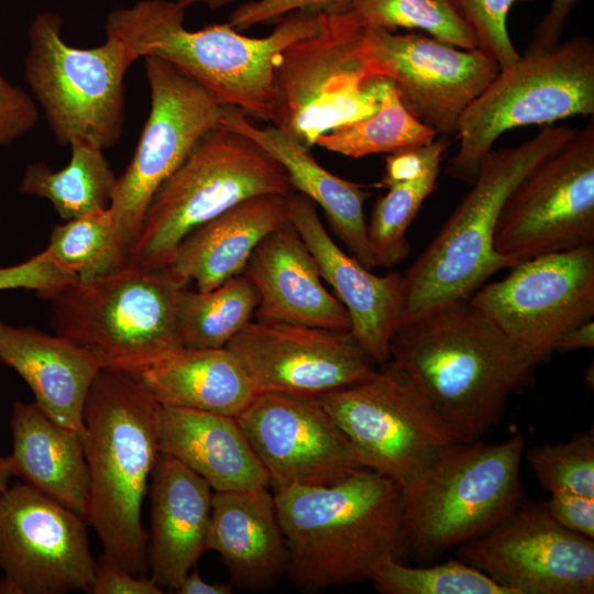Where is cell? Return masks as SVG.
I'll list each match as a JSON object with an SVG mask.
<instances>
[{"mask_svg": "<svg viewBox=\"0 0 594 594\" xmlns=\"http://www.w3.org/2000/svg\"><path fill=\"white\" fill-rule=\"evenodd\" d=\"M373 86L378 101L377 110L367 118L321 135L316 142L317 145L344 156L360 158L372 154H389L436 139V132L404 107L389 79L374 78Z\"/></svg>", "mask_w": 594, "mask_h": 594, "instance_id": "d6a6232c", "label": "cell"}, {"mask_svg": "<svg viewBox=\"0 0 594 594\" xmlns=\"http://www.w3.org/2000/svg\"><path fill=\"white\" fill-rule=\"evenodd\" d=\"M593 113V40L576 35L551 47L528 45L463 112L455 135L459 148L446 174L472 184L482 161L506 131Z\"/></svg>", "mask_w": 594, "mask_h": 594, "instance_id": "9c48e42d", "label": "cell"}, {"mask_svg": "<svg viewBox=\"0 0 594 594\" xmlns=\"http://www.w3.org/2000/svg\"><path fill=\"white\" fill-rule=\"evenodd\" d=\"M178 594H231V584L210 583L204 580L193 568L179 583L175 591Z\"/></svg>", "mask_w": 594, "mask_h": 594, "instance_id": "c3c4849f", "label": "cell"}, {"mask_svg": "<svg viewBox=\"0 0 594 594\" xmlns=\"http://www.w3.org/2000/svg\"><path fill=\"white\" fill-rule=\"evenodd\" d=\"M440 167L426 175L387 187L366 222V234L375 266L393 267L409 253L407 230L426 198L437 188Z\"/></svg>", "mask_w": 594, "mask_h": 594, "instance_id": "d590c367", "label": "cell"}, {"mask_svg": "<svg viewBox=\"0 0 594 594\" xmlns=\"http://www.w3.org/2000/svg\"><path fill=\"white\" fill-rule=\"evenodd\" d=\"M143 59L151 109L134 155L117 178L109 206L129 252L156 190L222 118V106L200 85L161 58Z\"/></svg>", "mask_w": 594, "mask_h": 594, "instance_id": "5bb4252c", "label": "cell"}, {"mask_svg": "<svg viewBox=\"0 0 594 594\" xmlns=\"http://www.w3.org/2000/svg\"><path fill=\"white\" fill-rule=\"evenodd\" d=\"M352 12L363 26L419 30L459 48H477L451 0H353Z\"/></svg>", "mask_w": 594, "mask_h": 594, "instance_id": "e575fe53", "label": "cell"}, {"mask_svg": "<svg viewBox=\"0 0 594 594\" xmlns=\"http://www.w3.org/2000/svg\"><path fill=\"white\" fill-rule=\"evenodd\" d=\"M460 561L512 594H592L593 539L559 525L543 503H521L485 534L457 549Z\"/></svg>", "mask_w": 594, "mask_h": 594, "instance_id": "ac0fdd59", "label": "cell"}, {"mask_svg": "<svg viewBox=\"0 0 594 594\" xmlns=\"http://www.w3.org/2000/svg\"><path fill=\"white\" fill-rule=\"evenodd\" d=\"M594 346V321H584L563 333L553 346L554 351H573Z\"/></svg>", "mask_w": 594, "mask_h": 594, "instance_id": "7dc6e473", "label": "cell"}, {"mask_svg": "<svg viewBox=\"0 0 594 594\" xmlns=\"http://www.w3.org/2000/svg\"><path fill=\"white\" fill-rule=\"evenodd\" d=\"M184 22L185 9L176 1L141 0L109 12L105 30L120 40L135 61L161 58L221 106L272 121L275 64L287 46L317 31L319 14L288 13L263 37L243 35L228 23L191 31Z\"/></svg>", "mask_w": 594, "mask_h": 594, "instance_id": "7a4b0ae2", "label": "cell"}, {"mask_svg": "<svg viewBox=\"0 0 594 594\" xmlns=\"http://www.w3.org/2000/svg\"><path fill=\"white\" fill-rule=\"evenodd\" d=\"M92 594H162L164 590L152 579L136 576L105 554L97 562Z\"/></svg>", "mask_w": 594, "mask_h": 594, "instance_id": "ee69618b", "label": "cell"}, {"mask_svg": "<svg viewBox=\"0 0 594 594\" xmlns=\"http://www.w3.org/2000/svg\"><path fill=\"white\" fill-rule=\"evenodd\" d=\"M37 119V107L32 98L0 74V146L24 136Z\"/></svg>", "mask_w": 594, "mask_h": 594, "instance_id": "7bdbcfd3", "label": "cell"}, {"mask_svg": "<svg viewBox=\"0 0 594 594\" xmlns=\"http://www.w3.org/2000/svg\"><path fill=\"white\" fill-rule=\"evenodd\" d=\"M162 405L238 417L258 394L226 346L183 348L136 376Z\"/></svg>", "mask_w": 594, "mask_h": 594, "instance_id": "f546056e", "label": "cell"}, {"mask_svg": "<svg viewBox=\"0 0 594 594\" xmlns=\"http://www.w3.org/2000/svg\"><path fill=\"white\" fill-rule=\"evenodd\" d=\"M462 442L503 416L509 396L540 362L464 300L400 324L389 361Z\"/></svg>", "mask_w": 594, "mask_h": 594, "instance_id": "6da1fadb", "label": "cell"}, {"mask_svg": "<svg viewBox=\"0 0 594 594\" xmlns=\"http://www.w3.org/2000/svg\"><path fill=\"white\" fill-rule=\"evenodd\" d=\"M288 220L316 260L320 275L346 309L350 332L374 362L389 361L391 341L399 327L404 277L397 272L376 275L341 250L329 235L317 206L298 191L287 196Z\"/></svg>", "mask_w": 594, "mask_h": 594, "instance_id": "44dd1931", "label": "cell"}, {"mask_svg": "<svg viewBox=\"0 0 594 594\" xmlns=\"http://www.w3.org/2000/svg\"><path fill=\"white\" fill-rule=\"evenodd\" d=\"M158 444L160 452L180 461L215 492L271 483L235 417L161 406Z\"/></svg>", "mask_w": 594, "mask_h": 594, "instance_id": "4316f807", "label": "cell"}, {"mask_svg": "<svg viewBox=\"0 0 594 594\" xmlns=\"http://www.w3.org/2000/svg\"><path fill=\"white\" fill-rule=\"evenodd\" d=\"M0 361L26 382L48 418L81 435L86 398L102 370L91 355L62 336L0 319Z\"/></svg>", "mask_w": 594, "mask_h": 594, "instance_id": "d4e9b609", "label": "cell"}, {"mask_svg": "<svg viewBox=\"0 0 594 594\" xmlns=\"http://www.w3.org/2000/svg\"><path fill=\"white\" fill-rule=\"evenodd\" d=\"M526 458L541 485L550 493L594 497L593 432L575 433L566 442L532 447Z\"/></svg>", "mask_w": 594, "mask_h": 594, "instance_id": "74e56055", "label": "cell"}, {"mask_svg": "<svg viewBox=\"0 0 594 594\" xmlns=\"http://www.w3.org/2000/svg\"><path fill=\"white\" fill-rule=\"evenodd\" d=\"M292 191L286 170L270 153L220 124L156 190L128 263L165 268L180 241L199 226L252 197Z\"/></svg>", "mask_w": 594, "mask_h": 594, "instance_id": "ba28073f", "label": "cell"}, {"mask_svg": "<svg viewBox=\"0 0 594 594\" xmlns=\"http://www.w3.org/2000/svg\"><path fill=\"white\" fill-rule=\"evenodd\" d=\"M74 279L54 262L46 249L25 262L0 267V290L33 289L47 299Z\"/></svg>", "mask_w": 594, "mask_h": 594, "instance_id": "60d3db41", "label": "cell"}, {"mask_svg": "<svg viewBox=\"0 0 594 594\" xmlns=\"http://www.w3.org/2000/svg\"><path fill=\"white\" fill-rule=\"evenodd\" d=\"M69 163L53 170L44 162L30 164L20 184V191L47 199L66 221L110 206L117 177L103 156L102 148L85 141L70 144Z\"/></svg>", "mask_w": 594, "mask_h": 594, "instance_id": "4dcf8cb0", "label": "cell"}, {"mask_svg": "<svg viewBox=\"0 0 594 594\" xmlns=\"http://www.w3.org/2000/svg\"><path fill=\"white\" fill-rule=\"evenodd\" d=\"M449 144L448 136H440L426 144L389 153L386 157L385 173L377 186L387 188L395 184L417 179L429 170L440 167Z\"/></svg>", "mask_w": 594, "mask_h": 594, "instance_id": "b9f144b4", "label": "cell"}, {"mask_svg": "<svg viewBox=\"0 0 594 594\" xmlns=\"http://www.w3.org/2000/svg\"><path fill=\"white\" fill-rule=\"evenodd\" d=\"M185 286L166 268L128 263L63 286L50 297L52 324L102 370L138 376L183 349L176 308Z\"/></svg>", "mask_w": 594, "mask_h": 594, "instance_id": "8992f818", "label": "cell"}, {"mask_svg": "<svg viewBox=\"0 0 594 594\" xmlns=\"http://www.w3.org/2000/svg\"><path fill=\"white\" fill-rule=\"evenodd\" d=\"M363 31L352 11L319 14L317 31L280 53L272 122L302 146L310 148L321 135L377 110Z\"/></svg>", "mask_w": 594, "mask_h": 594, "instance_id": "8fae6325", "label": "cell"}, {"mask_svg": "<svg viewBox=\"0 0 594 594\" xmlns=\"http://www.w3.org/2000/svg\"><path fill=\"white\" fill-rule=\"evenodd\" d=\"M54 262L77 279L110 274L129 261L109 208L56 226L46 248Z\"/></svg>", "mask_w": 594, "mask_h": 594, "instance_id": "836d02e7", "label": "cell"}, {"mask_svg": "<svg viewBox=\"0 0 594 594\" xmlns=\"http://www.w3.org/2000/svg\"><path fill=\"white\" fill-rule=\"evenodd\" d=\"M288 548L286 575L305 590L370 579L403 548V487L364 468L329 486L275 490Z\"/></svg>", "mask_w": 594, "mask_h": 594, "instance_id": "3957f363", "label": "cell"}, {"mask_svg": "<svg viewBox=\"0 0 594 594\" xmlns=\"http://www.w3.org/2000/svg\"><path fill=\"white\" fill-rule=\"evenodd\" d=\"M10 427L13 476L87 520L90 476L81 435L54 422L35 403L14 402Z\"/></svg>", "mask_w": 594, "mask_h": 594, "instance_id": "f1b7e54d", "label": "cell"}, {"mask_svg": "<svg viewBox=\"0 0 594 594\" xmlns=\"http://www.w3.org/2000/svg\"><path fill=\"white\" fill-rule=\"evenodd\" d=\"M517 1L527 0H451L471 29L477 48L493 58L501 69L520 56L506 26L507 14Z\"/></svg>", "mask_w": 594, "mask_h": 594, "instance_id": "f35d334b", "label": "cell"}, {"mask_svg": "<svg viewBox=\"0 0 594 594\" xmlns=\"http://www.w3.org/2000/svg\"><path fill=\"white\" fill-rule=\"evenodd\" d=\"M257 304V292L243 273L207 292L183 287L176 308L183 348H224L254 319Z\"/></svg>", "mask_w": 594, "mask_h": 594, "instance_id": "1f68e13d", "label": "cell"}, {"mask_svg": "<svg viewBox=\"0 0 594 594\" xmlns=\"http://www.w3.org/2000/svg\"><path fill=\"white\" fill-rule=\"evenodd\" d=\"M371 75L392 81L404 107L440 136H455L471 102L501 70L479 48L464 50L420 33L364 26Z\"/></svg>", "mask_w": 594, "mask_h": 594, "instance_id": "e0dca14e", "label": "cell"}, {"mask_svg": "<svg viewBox=\"0 0 594 594\" xmlns=\"http://www.w3.org/2000/svg\"><path fill=\"white\" fill-rule=\"evenodd\" d=\"M579 0H552L550 8L532 33L529 45L535 47H551L560 42L569 15Z\"/></svg>", "mask_w": 594, "mask_h": 594, "instance_id": "bcb514c9", "label": "cell"}, {"mask_svg": "<svg viewBox=\"0 0 594 594\" xmlns=\"http://www.w3.org/2000/svg\"><path fill=\"white\" fill-rule=\"evenodd\" d=\"M85 521L22 481L9 485L0 501V594L90 593L97 562Z\"/></svg>", "mask_w": 594, "mask_h": 594, "instance_id": "2e32d148", "label": "cell"}, {"mask_svg": "<svg viewBox=\"0 0 594 594\" xmlns=\"http://www.w3.org/2000/svg\"><path fill=\"white\" fill-rule=\"evenodd\" d=\"M151 476V578L163 590L176 591L207 550L213 493L166 453L160 452Z\"/></svg>", "mask_w": 594, "mask_h": 594, "instance_id": "603a6c76", "label": "cell"}, {"mask_svg": "<svg viewBox=\"0 0 594 594\" xmlns=\"http://www.w3.org/2000/svg\"><path fill=\"white\" fill-rule=\"evenodd\" d=\"M365 468L403 488L444 448L462 442L404 373L389 362L317 397Z\"/></svg>", "mask_w": 594, "mask_h": 594, "instance_id": "7c38bea8", "label": "cell"}, {"mask_svg": "<svg viewBox=\"0 0 594 594\" xmlns=\"http://www.w3.org/2000/svg\"><path fill=\"white\" fill-rule=\"evenodd\" d=\"M226 348L258 394L319 397L364 378L376 365L350 331L255 319Z\"/></svg>", "mask_w": 594, "mask_h": 594, "instance_id": "ffe728a7", "label": "cell"}, {"mask_svg": "<svg viewBox=\"0 0 594 594\" xmlns=\"http://www.w3.org/2000/svg\"><path fill=\"white\" fill-rule=\"evenodd\" d=\"M235 418L275 490L329 486L365 468L317 397L260 393Z\"/></svg>", "mask_w": 594, "mask_h": 594, "instance_id": "d6986e66", "label": "cell"}, {"mask_svg": "<svg viewBox=\"0 0 594 594\" xmlns=\"http://www.w3.org/2000/svg\"><path fill=\"white\" fill-rule=\"evenodd\" d=\"M180 7L186 9L189 6L196 4V3H205L210 8H219L223 7L226 4H229L233 0H175Z\"/></svg>", "mask_w": 594, "mask_h": 594, "instance_id": "f907efd6", "label": "cell"}, {"mask_svg": "<svg viewBox=\"0 0 594 594\" xmlns=\"http://www.w3.org/2000/svg\"><path fill=\"white\" fill-rule=\"evenodd\" d=\"M525 438L455 442L403 488V548L420 559L474 539L522 503Z\"/></svg>", "mask_w": 594, "mask_h": 594, "instance_id": "52a82bcc", "label": "cell"}, {"mask_svg": "<svg viewBox=\"0 0 594 594\" xmlns=\"http://www.w3.org/2000/svg\"><path fill=\"white\" fill-rule=\"evenodd\" d=\"M542 125L529 140L491 150L472 188L404 277L399 326L451 304L469 300L493 275L514 265L493 248L505 201L520 180L575 132Z\"/></svg>", "mask_w": 594, "mask_h": 594, "instance_id": "5b68a950", "label": "cell"}, {"mask_svg": "<svg viewBox=\"0 0 594 594\" xmlns=\"http://www.w3.org/2000/svg\"><path fill=\"white\" fill-rule=\"evenodd\" d=\"M353 0H256L239 6L229 16L228 24L246 30L257 24L280 20L295 11L315 14H344L352 11Z\"/></svg>", "mask_w": 594, "mask_h": 594, "instance_id": "ab89813d", "label": "cell"}, {"mask_svg": "<svg viewBox=\"0 0 594 594\" xmlns=\"http://www.w3.org/2000/svg\"><path fill=\"white\" fill-rule=\"evenodd\" d=\"M469 300L542 361L563 333L594 316V244L517 263Z\"/></svg>", "mask_w": 594, "mask_h": 594, "instance_id": "9a60e30c", "label": "cell"}, {"mask_svg": "<svg viewBox=\"0 0 594 594\" xmlns=\"http://www.w3.org/2000/svg\"><path fill=\"white\" fill-rule=\"evenodd\" d=\"M594 244V119L576 129L514 188L493 237L513 265Z\"/></svg>", "mask_w": 594, "mask_h": 594, "instance_id": "4fadbf2b", "label": "cell"}, {"mask_svg": "<svg viewBox=\"0 0 594 594\" xmlns=\"http://www.w3.org/2000/svg\"><path fill=\"white\" fill-rule=\"evenodd\" d=\"M287 196L252 197L205 222L180 241L165 268L200 292L242 274L261 241L288 221Z\"/></svg>", "mask_w": 594, "mask_h": 594, "instance_id": "484cf974", "label": "cell"}, {"mask_svg": "<svg viewBox=\"0 0 594 594\" xmlns=\"http://www.w3.org/2000/svg\"><path fill=\"white\" fill-rule=\"evenodd\" d=\"M62 26V18L52 12L38 13L31 22L26 81L61 145L85 140L109 148L123 131V79L135 59L109 35L96 47L70 46Z\"/></svg>", "mask_w": 594, "mask_h": 594, "instance_id": "30bf717a", "label": "cell"}, {"mask_svg": "<svg viewBox=\"0 0 594 594\" xmlns=\"http://www.w3.org/2000/svg\"><path fill=\"white\" fill-rule=\"evenodd\" d=\"M548 514L562 527L594 539V497L556 492L543 503Z\"/></svg>", "mask_w": 594, "mask_h": 594, "instance_id": "f6af8a7d", "label": "cell"}, {"mask_svg": "<svg viewBox=\"0 0 594 594\" xmlns=\"http://www.w3.org/2000/svg\"><path fill=\"white\" fill-rule=\"evenodd\" d=\"M13 476L9 455L0 457V501L9 487L10 479Z\"/></svg>", "mask_w": 594, "mask_h": 594, "instance_id": "681fc988", "label": "cell"}, {"mask_svg": "<svg viewBox=\"0 0 594 594\" xmlns=\"http://www.w3.org/2000/svg\"><path fill=\"white\" fill-rule=\"evenodd\" d=\"M161 404L136 376L100 370L84 408L81 441L90 476L87 520L103 553L145 576L141 510L157 457Z\"/></svg>", "mask_w": 594, "mask_h": 594, "instance_id": "277c9868", "label": "cell"}, {"mask_svg": "<svg viewBox=\"0 0 594 594\" xmlns=\"http://www.w3.org/2000/svg\"><path fill=\"white\" fill-rule=\"evenodd\" d=\"M221 125L249 136L270 153L286 170L294 190L324 211L351 255L369 270L376 267L364 215L370 191L327 170L311 156L309 148L275 125L265 129L253 125L235 107L222 106Z\"/></svg>", "mask_w": 594, "mask_h": 594, "instance_id": "83f0119b", "label": "cell"}, {"mask_svg": "<svg viewBox=\"0 0 594 594\" xmlns=\"http://www.w3.org/2000/svg\"><path fill=\"white\" fill-rule=\"evenodd\" d=\"M207 550L218 552L232 585L251 592L273 588L288 565L274 494L266 486L215 492Z\"/></svg>", "mask_w": 594, "mask_h": 594, "instance_id": "cb8c5ba5", "label": "cell"}, {"mask_svg": "<svg viewBox=\"0 0 594 594\" xmlns=\"http://www.w3.org/2000/svg\"><path fill=\"white\" fill-rule=\"evenodd\" d=\"M243 274L258 295L255 320L350 331L346 309L289 220L261 241Z\"/></svg>", "mask_w": 594, "mask_h": 594, "instance_id": "7402d4cb", "label": "cell"}, {"mask_svg": "<svg viewBox=\"0 0 594 594\" xmlns=\"http://www.w3.org/2000/svg\"><path fill=\"white\" fill-rule=\"evenodd\" d=\"M370 580L383 594H512L482 571L458 560L422 568L385 557Z\"/></svg>", "mask_w": 594, "mask_h": 594, "instance_id": "8d00e7d4", "label": "cell"}]
</instances>
